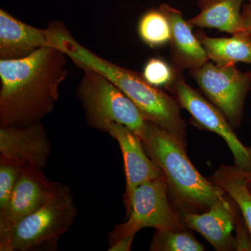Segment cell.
Returning a JSON list of instances; mask_svg holds the SVG:
<instances>
[{"label": "cell", "instance_id": "7402d4cb", "mask_svg": "<svg viewBox=\"0 0 251 251\" xmlns=\"http://www.w3.org/2000/svg\"><path fill=\"white\" fill-rule=\"evenodd\" d=\"M135 234H131L129 235L120 238L118 240L110 244L108 251H130L131 250L132 245L134 241Z\"/></svg>", "mask_w": 251, "mask_h": 251}, {"label": "cell", "instance_id": "e0dca14e", "mask_svg": "<svg viewBox=\"0 0 251 251\" xmlns=\"http://www.w3.org/2000/svg\"><path fill=\"white\" fill-rule=\"evenodd\" d=\"M209 179L237 206L251 239V193L247 172L236 166L221 165Z\"/></svg>", "mask_w": 251, "mask_h": 251}, {"label": "cell", "instance_id": "2e32d148", "mask_svg": "<svg viewBox=\"0 0 251 251\" xmlns=\"http://www.w3.org/2000/svg\"><path fill=\"white\" fill-rule=\"evenodd\" d=\"M196 35L211 62L221 66L239 62L251 65V35L247 31L229 38L209 37L202 31Z\"/></svg>", "mask_w": 251, "mask_h": 251}, {"label": "cell", "instance_id": "ffe728a7", "mask_svg": "<svg viewBox=\"0 0 251 251\" xmlns=\"http://www.w3.org/2000/svg\"><path fill=\"white\" fill-rule=\"evenodd\" d=\"M21 170V167L0 156V211L7 206Z\"/></svg>", "mask_w": 251, "mask_h": 251}, {"label": "cell", "instance_id": "7a4b0ae2", "mask_svg": "<svg viewBox=\"0 0 251 251\" xmlns=\"http://www.w3.org/2000/svg\"><path fill=\"white\" fill-rule=\"evenodd\" d=\"M50 45L57 48L82 70L100 73L117 85L134 103L146 121L164 130L187 148L186 123L174 97L150 85L139 73L128 70L99 57L81 45L63 23L50 26Z\"/></svg>", "mask_w": 251, "mask_h": 251}, {"label": "cell", "instance_id": "30bf717a", "mask_svg": "<svg viewBox=\"0 0 251 251\" xmlns=\"http://www.w3.org/2000/svg\"><path fill=\"white\" fill-rule=\"evenodd\" d=\"M50 143L41 122L24 127H0V156L21 167L46 168Z\"/></svg>", "mask_w": 251, "mask_h": 251}, {"label": "cell", "instance_id": "44dd1931", "mask_svg": "<svg viewBox=\"0 0 251 251\" xmlns=\"http://www.w3.org/2000/svg\"><path fill=\"white\" fill-rule=\"evenodd\" d=\"M175 72L173 67L159 58L150 59L144 69L143 77L153 87H165L173 82Z\"/></svg>", "mask_w": 251, "mask_h": 251}, {"label": "cell", "instance_id": "603a6c76", "mask_svg": "<svg viewBox=\"0 0 251 251\" xmlns=\"http://www.w3.org/2000/svg\"><path fill=\"white\" fill-rule=\"evenodd\" d=\"M242 25L244 30L247 31L251 35V9L245 4L242 11Z\"/></svg>", "mask_w": 251, "mask_h": 251}, {"label": "cell", "instance_id": "cb8c5ba5", "mask_svg": "<svg viewBox=\"0 0 251 251\" xmlns=\"http://www.w3.org/2000/svg\"><path fill=\"white\" fill-rule=\"evenodd\" d=\"M247 176L249 183L251 182V172H247Z\"/></svg>", "mask_w": 251, "mask_h": 251}, {"label": "cell", "instance_id": "9a60e30c", "mask_svg": "<svg viewBox=\"0 0 251 251\" xmlns=\"http://www.w3.org/2000/svg\"><path fill=\"white\" fill-rule=\"evenodd\" d=\"M244 0H198L200 13L187 22L191 27L214 28L234 34L245 31L242 25Z\"/></svg>", "mask_w": 251, "mask_h": 251}, {"label": "cell", "instance_id": "7c38bea8", "mask_svg": "<svg viewBox=\"0 0 251 251\" xmlns=\"http://www.w3.org/2000/svg\"><path fill=\"white\" fill-rule=\"evenodd\" d=\"M226 195L205 212H179L186 227L201 234L218 251H236L237 248L232 236L237 211Z\"/></svg>", "mask_w": 251, "mask_h": 251}, {"label": "cell", "instance_id": "484cf974", "mask_svg": "<svg viewBox=\"0 0 251 251\" xmlns=\"http://www.w3.org/2000/svg\"><path fill=\"white\" fill-rule=\"evenodd\" d=\"M249 190H250V191L251 193V182L249 183Z\"/></svg>", "mask_w": 251, "mask_h": 251}, {"label": "cell", "instance_id": "3957f363", "mask_svg": "<svg viewBox=\"0 0 251 251\" xmlns=\"http://www.w3.org/2000/svg\"><path fill=\"white\" fill-rule=\"evenodd\" d=\"M140 139L147 154L165 176L170 201L176 211L205 212L226 195L195 168L186 148L158 126L146 121Z\"/></svg>", "mask_w": 251, "mask_h": 251}, {"label": "cell", "instance_id": "5b68a950", "mask_svg": "<svg viewBox=\"0 0 251 251\" xmlns=\"http://www.w3.org/2000/svg\"><path fill=\"white\" fill-rule=\"evenodd\" d=\"M76 94L92 128L108 133L112 124H120L141 138L146 120L134 103L103 74L84 70Z\"/></svg>", "mask_w": 251, "mask_h": 251}, {"label": "cell", "instance_id": "d6986e66", "mask_svg": "<svg viewBox=\"0 0 251 251\" xmlns=\"http://www.w3.org/2000/svg\"><path fill=\"white\" fill-rule=\"evenodd\" d=\"M151 251H203V247L186 229L156 230L149 247Z\"/></svg>", "mask_w": 251, "mask_h": 251}, {"label": "cell", "instance_id": "ba28073f", "mask_svg": "<svg viewBox=\"0 0 251 251\" xmlns=\"http://www.w3.org/2000/svg\"><path fill=\"white\" fill-rule=\"evenodd\" d=\"M166 88L173 94L180 108L191 114L195 125L216 133L226 141L233 155L236 166L243 171L251 172L249 148L243 145L219 109L186 83L182 73L175 72L173 82Z\"/></svg>", "mask_w": 251, "mask_h": 251}, {"label": "cell", "instance_id": "9c48e42d", "mask_svg": "<svg viewBox=\"0 0 251 251\" xmlns=\"http://www.w3.org/2000/svg\"><path fill=\"white\" fill-rule=\"evenodd\" d=\"M59 182L48 178L41 168L24 166L9 203L0 211V241L21 220L39 209L54 192Z\"/></svg>", "mask_w": 251, "mask_h": 251}, {"label": "cell", "instance_id": "8fae6325", "mask_svg": "<svg viewBox=\"0 0 251 251\" xmlns=\"http://www.w3.org/2000/svg\"><path fill=\"white\" fill-rule=\"evenodd\" d=\"M108 133L120 145L125 164L126 190L124 194L126 216L131 210L133 195L140 185L159 177L161 170L149 157L143 148L141 139L133 130L120 124H112Z\"/></svg>", "mask_w": 251, "mask_h": 251}, {"label": "cell", "instance_id": "6da1fadb", "mask_svg": "<svg viewBox=\"0 0 251 251\" xmlns=\"http://www.w3.org/2000/svg\"><path fill=\"white\" fill-rule=\"evenodd\" d=\"M67 56L46 46L25 58L0 60V127L39 123L55 108Z\"/></svg>", "mask_w": 251, "mask_h": 251}, {"label": "cell", "instance_id": "277c9868", "mask_svg": "<svg viewBox=\"0 0 251 251\" xmlns=\"http://www.w3.org/2000/svg\"><path fill=\"white\" fill-rule=\"evenodd\" d=\"M76 216L70 188L59 182L43 205L21 220L0 241V251H58L59 239L71 229Z\"/></svg>", "mask_w": 251, "mask_h": 251}, {"label": "cell", "instance_id": "52a82bcc", "mask_svg": "<svg viewBox=\"0 0 251 251\" xmlns=\"http://www.w3.org/2000/svg\"><path fill=\"white\" fill-rule=\"evenodd\" d=\"M206 98L219 109L232 128L240 125L244 102L251 90V71L243 72L235 64L206 62L189 70Z\"/></svg>", "mask_w": 251, "mask_h": 251}, {"label": "cell", "instance_id": "ac0fdd59", "mask_svg": "<svg viewBox=\"0 0 251 251\" xmlns=\"http://www.w3.org/2000/svg\"><path fill=\"white\" fill-rule=\"evenodd\" d=\"M138 34L142 40L150 47H160L171 40V25L160 10H151L140 19Z\"/></svg>", "mask_w": 251, "mask_h": 251}, {"label": "cell", "instance_id": "4fadbf2b", "mask_svg": "<svg viewBox=\"0 0 251 251\" xmlns=\"http://www.w3.org/2000/svg\"><path fill=\"white\" fill-rule=\"evenodd\" d=\"M159 10L171 25V57L175 72L191 70L208 62L205 49L193 34L192 27L183 17L182 13L167 4H161Z\"/></svg>", "mask_w": 251, "mask_h": 251}, {"label": "cell", "instance_id": "d4e9b609", "mask_svg": "<svg viewBox=\"0 0 251 251\" xmlns=\"http://www.w3.org/2000/svg\"><path fill=\"white\" fill-rule=\"evenodd\" d=\"M248 1H249V4H247L248 6H249V8L251 9V0H248Z\"/></svg>", "mask_w": 251, "mask_h": 251}, {"label": "cell", "instance_id": "8992f818", "mask_svg": "<svg viewBox=\"0 0 251 251\" xmlns=\"http://www.w3.org/2000/svg\"><path fill=\"white\" fill-rule=\"evenodd\" d=\"M126 221L114 227L108 234L110 245L120 238L137 234L145 227L166 231L186 229L179 211L172 206L163 175L136 188Z\"/></svg>", "mask_w": 251, "mask_h": 251}, {"label": "cell", "instance_id": "4316f807", "mask_svg": "<svg viewBox=\"0 0 251 251\" xmlns=\"http://www.w3.org/2000/svg\"><path fill=\"white\" fill-rule=\"evenodd\" d=\"M249 150H250L251 153V148H249Z\"/></svg>", "mask_w": 251, "mask_h": 251}, {"label": "cell", "instance_id": "5bb4252c", "mask_svg": "<svg viewBox=\"0 0 251 251\" xmlns=\"http://www.w3.org/2000/svg\"><path fill=\"white\" fill-rule=\"evenodd\" d=\"M49 29H41L0 10V59H20L49 46Z\"/></svg>", "mask_w": 251, "mask_h": 251}]
</instances>
